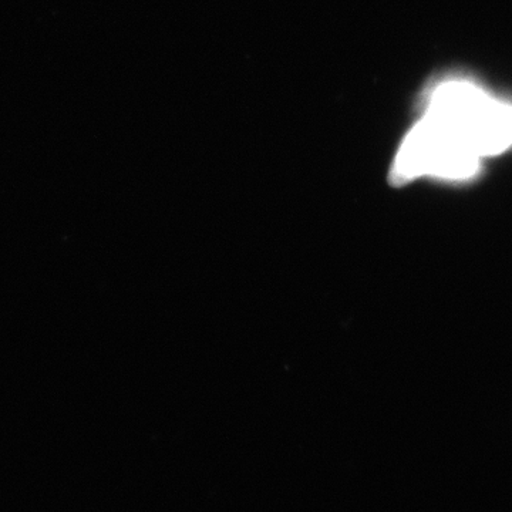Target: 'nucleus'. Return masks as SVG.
Returning <instances> with one entry per match:
<instances>
[{
  "label": "nucleus",
  "instance_id": "f257e3e1",
  "mask_svg": "<svg viewBox=\"0 0 512 512\" xmlns=\"http://www.w3.org/2000/svg\"><path fill=\"white\" fill-rule=\"evenodd\" d=\"M424 116L450 128L481 158L512 147V104L494 99L467 80L440 84L431 93Z\"/></svg>",
  "mask_w": 512,
  "mask_h": 512
},
{
  "label": "nucleus",
  "instance_id": "f03ea898",
  "mask_svg": "<svg viewBox=\"0 0 512 512\" xmlns=\"http://www.w3.org/2000/svg\"><path fill=\"white\" fill-rule=\"evenodd\" d=\"M481 158L456 133L424 116L403 141L394 160L390 181L412 183L420 177L470 180L480 170Z\"/></svg>",
  "mask_w": 512,
  "mask_h": 512
}]
</instances>
